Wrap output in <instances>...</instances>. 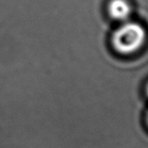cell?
<instances>
[{
  "instance_id": "obj_4",
  "label": "cell",
  "mask_w": 148,
  "mask_h": 148,
  "mask_svg": "<svg viewBox=\"0 0 148 148\" xmlns=\"http://www.w3.org/2000/svg\"><path fill=\"white\" fill-rule=\"evenodd\" d=\"M146 121H147V124H148V112L146 114Z\"/></svg>"
},
{
  "instance_id": "obj_1",
  "label": "cell",
  "mask_w": 148,
  "mask_h": 148,
  "mask_svg": "<svg viewBox=\"0 0 148 148\" xmlns=\"http://www.w3.org/2000/svg\"><path fill=\"white\" fill-rule=\"evenodd\" d=\"M146 39V32L142 25L126 21L121 24L112 36L113 48L121 54L128 55L138 51Z\"/></svg>"
},
{
  "instance_id": "obj_3",
  "label": "cell",
  "mask_w": 148,
  "mask_h": 148,
  "mask_svg": "<svg viewBox=\"0 0 148 148\" xmlns=\"http://www.w3.org/2000/svg\"><path fill=\"white\" fill-rule=\"evenodd\" d=\"M145 91H146V94H147V96H148V84H147V86H146Z\"/></svg>"
},
{
  "instance_id": "obj_2",
  "label": "cell",
  "mask_w": 148,
  "mask_h": 148,
  "mask_svg": "<svg viewBox=\"0 0 148 148\" xmlns=\"http://www.w3.org/2000/svg\"><path fill=\"white\" fill-rule=\"evenodd\" d=\"M109 16L120 23L130 20L132 6L128 0H111L108 4Z\"/></svg>"
}]
</instances>
